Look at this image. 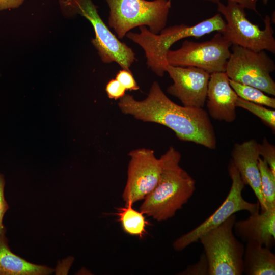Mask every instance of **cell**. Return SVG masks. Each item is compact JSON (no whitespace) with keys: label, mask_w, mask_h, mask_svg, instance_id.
<instances>
[{"label":"cell","mask_w":275,"mask_h":275,"mask_svg":"<svg viewBox=\"0 0 275 275\" xmlns=\"http://www.w3.org/2000/svg\"><path fill=\"white\" fill-rule=\"evenodd\" d=\"M118 105L125 115L169 128L182 141L193 142L210 150L216 147V134L208 113L203 108L174 103L157 81L153 82L145 99L137 100L125 94L119 99Z\"/></svg>","instance_id":"obj_1"},{"label":"cell","mask_w":275,"mask_h":275,"mask_svg":"<svg viewBox=\"0 0 275 275\" xmlns=\"http://www.w3.org/2000/svg\"><path fill=\"white\" fill-rule=\"evenodd\" d=\"M180 153L170 146L160 158L162 170L157 184L148 195L140 211L158 221L173 217L196 189L194 178L180 165Z\"/></svg>","instance_id":"obj_2"},{"label":"cell","mask_w":275,"mask_h":275,"mask_svg":"<svg viewBox=\"0 0 275 275\" xmlns=\"http://www.w3.org/2000/svg\"><path fill=\"white\" fill-rule=\"evenodd\" d=\"M225 24L218 13L194 25L166 26L157 34L151 33L146 26H141L139 33L128 32L126 36L143 48L148 67L156 75L163 77L168 65L167 53L174 43L188 37L199 38L215 31L221 32Z\"/></svg>","instance_id":"obj_3"},{"label":"cell","mask_w":275,"mask_h":275,"mask_svg":"<svg viewBox=\"0 0 275 275\" xmlns=\"http://www.w3.org/2000/svg\"><path fill=\"white\" fill-rule=\"evenodd\" d=\"M109 9L108 25L119 39L131 30L146 26L157 34L166 26L171 0H105Z\"/></svg>","instance_id":"obj_4"},{"label":"cell","mask_w":275,"mask_h":275,"mask_svg":"<svg viewBox=\"0 0 275 275\" xmlns=\"http://www.w3.org/2000/svg\"><path fill=\"white\" fill-rule=\"evenodd\" d=\"M233 214L218 226L199 239L209 265V275H241L243 273L244 245L236 238Z\"/></svg>","instance_id":"obj_5"},{"label":"cell","mask_w":275,"mask_h":275,"mask_svg":"<svg viewBox=\"0 0 275 275\" xmlns=\"http://www.w3.org/2000/svg\"><path fill=\"white\" fill-rule=\"evenodd\" d=\"M59 4L64 14H79L90 21L95 35L91 42L103 63L115 62L122 69L130 70L136 60L135 53L111 31L92 0H59Z\"/></svg>","instance_id":"obj_6"},{"label":"cell","mask_w":275,"mask_h":275,"mask_svg":"<svg viewBox=\"0 0 275 275\" xmlns=\"http://www.w3.org/2000/svg\"><path fill=\"white\" fill-rule=\"evenodd\" d=\"M216 3L217 11L223 15L226 22L225 28L220 33L232 45L275 53L274 30L269 15H266L263 19L265 27L261 29L248 19L245 8L241 5L230 1L227 5L221 2Z\"/></svg>","instance_id":"obj_7"},{"label":"cell","mask_w":275,"mask_h":275,"mask_svg":"<svg viewBox=\"0 0 275 275\" xmlns=\"http://www.w3.org/2000/svg\"><path fill=\"white\" fill-rule=\"evenodd\" d=\"M225 72L233 81L258 88L275 95V82L271 73L275 70L274 61L264 50L255 51L232 45Z\"/></svg>","instance_id":"obj_8"},{"label":"cell","mask_w":275,"mask_h":275,"mask_svg":"<svg viewBox=\"0 0 275 275\" xmlns=\"http://www.w3.org/2000/svg\"><path fill=\"white\" fill-rule=\"evenodd\" d=\"M231 46L217 32L210 40L204 42L184 40L180 48L168 51L167 61L172 66L201 68L210 74L225 72Z\"/></svg>","instance_id":"obj_9"},{"label":"cell","mask_w":275,"mask_h":275,"mask_svg":"<svg viewBox=\"0 0 275 275\" xmlns=\"http://www.w3.org/2000/svg\"><path fill=\"white\" fill-rule=\"evenodd\" d=\"M228 170L232 184L226 199L218 208L202 223L177 239L173 244L175 250L182 251L198 241L203 234L218 226L236 212L245 210L252 213L259 208L258 202L257 203H251L243 198L242 193L245 184L231 160Z\"/></svg>","instance_id":"obj_10"},{"label":"cell","mask_w":275,"mask_h":275,"mask_svg":"<svg viewBox=\"0 0 275 275\" xmlns=\"http://www.w3.org/2000/svg\"><path fill=\"white\" fill-rule=\"evenodd\" d=\"M128 155L127 180L122 198L125 204H134L144 200L155 188L160 178L162 162L150 149L138 148Z\"/></svg>","instance_id":"obj_11"},{"label":"cell","mask_w":275,"mask_h":275,"mask_svg":"<svg viewBox=\"0 0 275 275\" xmlns=\"http://www.w3.org/2000/svg\"><path fill=\"white\" fill-rule=\"evenodd\" d=\"M167 72L173 81L167 89L168 93L177 98L183 106L203 108L207 97L210 74L195 67L168 65Z\"/></svg>","instance_id":"obj_12"},{"label":"cell","mask_w":275,"mask_h":275,"mask_svg":"<svg viewBox=\"0 0 275 275\" xmlns=\"http://www.w3.org/2000/svg\"><path fill=\"white\" fill-rule=\"evenodd\" d=\"M238 96L225 72L210 74L207 92V107L214 119L231 123L236 118Z\"/></svg>","instance_id":"obj_13"},{"label":"cell","mask_w":275,"mask_h":275,"mask_svg":"<svg viewBox=\"0 0 275 275\" xmlns=\"http://www.w3.org/2000/svg\"><path fill=\"white\" fill-rule=\"evenodd\" d=\"M258 146L259 143L254 139L235 144L231 153V160L244 184L249 185L254 191L261 210L263 211L267 209V207L261 192Z\"/></svg>","instance_id":"obj_14"},{"label":"cell","mask_w":275,"mask_h":275,"mask_svg":"<svg viewBox=\"0 0 275 275\" xmlns=\"http://www.w3.org/2000/svg\"><path fill=\"white\" fill-rule=\"evenodd\" d=\"M257 209L245 219L236 221L233 230L245 242H257L270 249L275 240V208L259 212Z\"/></svg>","instance_id":"obj_15"},{"label":"cell","mask_w":275,"mask_h":275,"mask_svg":"<svg viewBox=\"0 0 275 275\" xmlns=\"http://www.w3.org/2000/svg\"><path fill=\"white\" fill-rule=\"evenodd\" d=\"M54 270L31 263L13 253L5 235L0 236V275H49Z\"/></svg>","instance_id":"obj_16"},{"label":"cell","mask_w":275,"mask_h":275,"mask_svg":"<svg viewBox=\"0 0 275 275\" xmlns=\"http://www.w3.org/2000/svg\"><path fill=\"white\" fill-rule=\"evenodd\" d=\"M243 257V273L247 275H274L275 255L257 242H247Z\"/></svg>","instance_id":"obj_17"},{"label":"cell","mask_w":275,"mask_h":275,"mask_svg":"<svg viewBox=\"0 0 275 275\" xmlns=\"http://www.w3.org/2000/svg\"><path fill=\"white\" fill-rule=\"evenodd\" d=\"M133 204L131 202H129L124 207L117 208L116 214L126 233L142 238L146 232V226L149 223L142 212L132 208Z\"/></svg>","instance_id":"obj_18"},{"label":"cell","mask_w":275,"mask_h":275,"mask_svg":"<svg viewBox=\"0 0 275 275\" xmlns=\"http://www.w3.org/2000/svg\"><path fill=\"white\" fill-rule=\"evenodd\" d=\"M230 85L237 96L246 101L275 108V98L265 94L260 89L243 85L229 79Z\"/></svg>","instance_id":"obj_19"},{"label":"cell","mask_w":275,"mask_h":275,"mask_svg":"<svg viewBox=\"0 0 275 275\" xmlns=\"http://www.w3.org/2000/svg\"><path fill=\"white\" fill-rule=\"evenodd\" d=\"M262 194L268 208H275V174L265 161L258 159Z\"/></svg>","instance_id":"obj_20"},{"label":"cell","mask_w":275,"mask_h":275,"mask_svg":"<svg viewBox=\"0 0 275 275\" xmlns=\"http://www.w3.org/2000/svg\"><path fill=\"white\" fill-rule=\"evenodd\" d=\"M236 107L245 109L260 118L272 130H275V111L268 109L263 105L251 102L238 97Z\"/></svg>","instance_id":"obj_21"},{"label":"cell","mask_w":275,"mask_h":275,"mask_svg":"<svg viewBox=\"0 0 275 275\" xmlns=\"http://www.w3.org/2000/svg\"><path fill=\"white\" fill-rule=\"evenodd\" d=\"M260 156L263 157L268 166L275 174V147L270 144L266 138H264L261 144L259 143Z\"/></svg>","instance_id":"obj_22"},{"label":"cell","mask_w":275,"mask_h":275,"mask_svg":"<svg viewBox=\"0 0 275 275\" xmlns=\"http://www.w3.org/2000/svg\"><path fill=\"white\" fill-rule=\"evenodd\" d=\"M180 274L185 275H209V265L205 253L203 252L197 263L188 266Z\"/></svg>","instance_id":"obj_23"},{"label":"cell","mask_w":275,"mask_h":275,"mask_svg":"<svg viewBox=\"0 0 275 275\" xmlns=\"http://www.w3.org/2000/svg\"><path fill=\"white\" fill-rule=\"evenodd\" d=\"M115 78L126 90L136 91L140 89L130 70L124 69L119 70Z\"/></svg>","instance_id":"obj_24"},{"label":"cell","mask_w":275,"mask_h":275,"mask_svg":"<svg viewBox=\"0 0 275 275\" xmlns=\"http://www.w3.org/2000/svg\"><path fill=\"white\" fill-rule=\"evenodd\" d=\"M5 180L4 175L0 173V236L5 235L6 229L3 225V218L9 207L4 195Z\"/></svg>","instance_id":"obj_25"},{"label":"cell","mask_w":275,"mask_h":275,"mask_svg":"<svg viewBox=\"0 0 275 275\" xmlns=\"http://www.w3.org/2000/svg\"><path fill=\"white\" fill-rule=\"evenodd\" d=\"M125 88L116 78L112 79L106 84L105 91L109 98L119 99L126 94Z\"/></svg>","instance_id":"obj_26"},{"label":"cell","mask_w":275,"mask_h":275,"mask_svg":"<svg viewBox=\"0 0 275 275\" xmlns=\"http://www.w3.org/2000/svg\"><path fill=\"white\" fill-rule=\"evenodd\" d=\"M204 1H210L214 3L220 2L221 0H198ZM233 1L243 6L244 8L250 9L258 13L257 10V3L258 0H227Z\"/></svg>","instance_id":"obj_27"},{"label":"cell","mask_w":275,"mask_h":275,"mask_svg":"<svg viewBox=\"0 0 275 275\" xmlns=\"http://www.w3.org/2000/svg\"><path fill=\"white\" fill-rule=\"evenodd\" d=\"M25 0H0V11L17 8Z\"/></svg>","instance_id":"obj_28"},{"label":"cell","mask_w":275,"mask_h":275,"mask_svg":"<svg viewBox=\"0 0 275 275\" xmlns=\"http://www.w3.org/2000/svg\"><path fill=\"white\" fill-rule=\"evenodd\" d=\"M264 5H266L269 0H262Z\"/></svg>","instance_id":"obj_29"}]
</instances>
